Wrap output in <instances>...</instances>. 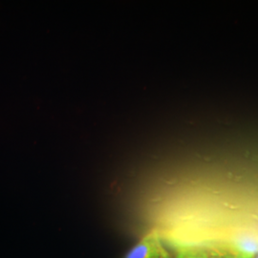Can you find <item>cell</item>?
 <instances>
[{"instance_id":"3","label":"cell","mask_w":258,"mask_h":258,"mask_svg":"<svg viewBox=\"0 0 258 258\" xmlns=\"http://www.w3.org/2000/svg\"><path fill=\"white\" fill-rule=\"evenodd\" d=\"M175 258H211V254L201 247L181 246L176 249Z\"/></svg>"},{"instance_id":"2","label":"cell","mask_w":258,"mask_h":258,"mask_svg":"<svg viewBox=\"0 0 258 258\" xmlns=\"http://www.w3.org/2000/svg\"><path fill=\"white\" fill-rule=\"evenodd\" d=\"M124 258H171V256L165 249L159 231L152 230L130 249Z\"/></svg>"},{"instance_id":"5","label":"cell","mask_w":258,"mask_h":258,"mask_svg":"<svg viewBox=\"0 0 258 258\" xmlns=\"http://www.w3.org/2000/svg\"><path fill=\"white\" fill-rule=\"evenodd\" d=\"M254 258H258V254H257V255H256V256H255V257H254Z\"/></svg>"},{"instance_id":"4","label":"cell","mask_w":258,"mask_h":258,"mask_svg":"<svg viewBox=\"0 0 258 258\" xmlns=\"http://www.w3.org/2000/svg\"><path fill=\"white\" fill-rule=\"evenodd\" d=\"M211 258H223V257H218V256H212V255H211Z\"/></svg>"},{"instance_id":"1","label":"cell","mask_w":258,"mask_h":258,"mask_svg":"<svg viewBox=\"0 0 258 258\" xmlns=\"http://www.w3.org/2000/svg\"><path fill=\"white\" fill-rule=\"evenodd\" d=\"M212 256L223 258H254L258 254V234L251 231L234 232L219 242L211 249Z\"/></svg>"}]
</instances>
